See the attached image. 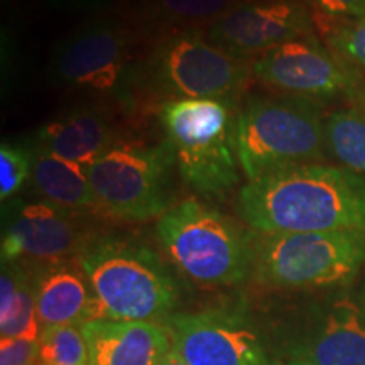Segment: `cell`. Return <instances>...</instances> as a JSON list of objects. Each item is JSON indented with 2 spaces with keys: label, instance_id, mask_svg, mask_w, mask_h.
I'll return each instance as SVG.
<instances>
[{
  "label": "cell",
  "instance_id": "cell-16",
  "mask_svg": "<svg viewBox=\"0 0 365 365\" xmlns=\"http://www.w3.org/2000/svg\"><path fill=\"white\" fill-rule=\"evenodd\" d=\"M117 144L112 118L102 107L80 105L44 122L33 145L76 166L86 168Z\"/></svg>",
  "mask_w": 365,
  "mask_h": 365
},
{
  "label": "cell",
  "instance_id": "cell-8",
  "mask_svg": "<svg viewBox=\"0 0 365 365\" xmlns=\"http://www.w3.org/2000/svg\"><path fill=\"white\" fill-rule=\"evenodd\" d=\"M171 145L117 143L86 168L97 212L120 222L161 218L171 208Z\"/></svg>",
  "mask_w": 365,
  "mask_h": 365
},
{
  "label": "cell",
  "instance_id": "cell-22",
  "mask_svg": "<svg viewBox=\"0 0 365 365\" xmlns=\"http://www.w3.org/2000/svg\"><path fill=\"white\" fill-rule=\"evenodd\" d=\"M240 0H148L149 14L168 24L217 21Z\"/></svg>",
  "mask_w": 365,
  "mask_h": 365
},
{
  "label": "cell",
  "instance_id": "cell-10",
  "mask_svg": "<svg viewBox=\"0 0 365 365\" xmlns=\"http://www.w3.org/2000/svg\"><path fill=\"white\" fill-rule=\"evenodd\" d=\"M164 323L173 350L191 365H271L261 335L235 309L178 313Z\"/></svg>",
  "mask_w": 365,
  "mask_h": 365
},
{
  "label": "cell",
  "instance_id": "cell-30",
  "mask_svg": "<svg viewBox=\"0 0 365 365\" xmlns=\"http://www.w3.org/2000/svg\"><path fill=\"white\" fill-rule=\"evenodd\" d=\"M240 2H247V0H240Z\"/></svg>",
  "mask_w": 365,
  "mask_h": 365
},
{
  "label": "cell",
  "instance_id": "cell-21",
  "mask_svg": "<svg viewBox=\"0 0 365 365\" xmlns=\"http://www.w3.org/2000/svg\"><path fill=\"white\" fill-rule=\"evenodd\" d=\"M38 365H90L88 345L81 327L43 328Z\"/></svg>",
  "mask_w": 365,
  "mask_h": 365
},
{
  "label": "cell",
  "instance_id": "cell-14",
  "mask_svg": "<svg viewBox=\"0 0 365 365\" xmlns=\"http://www.w3.org/2000/svg\"><path fill=\"white\" fill-rule=\"evenodd\" d=\"M31 277L36 309L43 328L83 327L91 319L102 318L97 298L78 257L38 264Z\"/></svg>",
  "mask_w": 365,
  "mask_h": 365
},
{
  "label": "cell",
  "instance_id": "cell-31",
  "mask_svg": "<svg viewBox=\"0 0 365 365\" xmlns=\"http://www.w3.org/2000/svg\"><path fill=\"white\" fill-rule=\"evenodd\" d=\"M364 102H365V93H364Z\"/></svg>",
  "mask_w": 365,
  "mask_h": 365
},
{
  "label": "cell",
  "instance_id": "cell-13",
  "mask_svg": "<svg viewBox=\"0 0 365 365\" xmlns=\"http://www.w3.org/2000/svg\"><path fill=\"white\" fill-rule=\"evenodd\" d=\"M90 240L75 213L43 202L14 203L2 232V262L21 259L44 264L78 257Z\"/></svg>",
  "mask_w": 365,
  "mask_h": 365
},
{
  "label": "cell",
  "instance_id": "cell-25",
  "mask_svg": "<svg viewBox=\"0 0 365 365\" xmlns=\"http://www.w3.org/2000/svg\"><path fill=\"white\" fill-rule=\"evenodd\" d=\"M39 340L0 339V365H38Z\"/></svg>",
  "mask_w": 365,
  "mask_h": 365
},
{
  "label": "cell",
  "instance_id": "cell-1",
  "mask_svg": "<svg viewBox=\"0 0 365 365\" xmlns=\"http://www.w3.org/2000/svg\"><path fill=\"white\" fill-rule=\"evenodd\" d=\"M239 213L262 234L354 230L365 234V178L309 163L269 173L239 191Z\"/></svg>",
  "mask_w": 365,
  "mask_h": 365
},
{
  "label": "cell",
  "instance_id": "cell-9",
  "mask_svg": "<svg viewBox=\"0 0 365 365\" xmlns=\"http://www.w3.org/2000/svg\"><path fill=\"white\" fill-rule=\"evenodd\" d=\"M145 80L171 98H217L237 102L250 76L247 59L235 56L196 27L170 36L145 63Z\"/></svg>",
  "mask_w": 365,
  "mask_h": 365
},
{
  "label": "cell",
  "instance_id": "cell-15",
  "mask_svg": "<svg viewBox=\"0 0 365 365\" xmlns=\"http://www.w3.org/2000/svg\"><path fill=\"white\" fill-rule=\"evenodd\" d=\"M81 331L90 365H161L173 349L168 328L159 323L97 318Z\"/></svg>",
  "mask_w": 365,
  "mask_h": 365
},
{
  "label": "cell",
  "instance_id": "cell-23",
  "mask_svg": "<svg viewBox=\"0 0 365 365\" xmlns=\"http://www.w3.org/2000/svg\"><path fill=\"white\" fill-rule=\"evenodd\" d=\"M33 171V148L2 140L0 145V202H11L12 196L29 181Z\"/></svg>",
  "mask_w": 365,
  "mask_h": 365
},
{
  "label": "cell",
  "instance_id": "cell-24",
  "mask_svg": "<svg viewBox=\"0 0 365 365\" xmlns=\"http://www.w3.org/2000/svg\"><path fill=\"white\" fill-rule=\"evenodd\" d=\"M333 53L346 63L365 68V17L349 21L328 36Z\"/></svg>",
  "mask_w": 365,
  "mask_h": 365
},
{
  "label": "cell",
  "instance_id": "cell-20",
  "mask_svg": "<svg viewBox=\"0 0 365 365\" xmlns=\"http://www.w3.org/2000/svg\"><path fill=\"white\" fill-rule=\"evenodd\" d=\"M327 145L341 166L365 178V117L362 113L333 112L327 118Z\"/></svg>",
  "mask_w": 365,
  "mask_h": 365
},
{
  "label": "cell",
  "instance_id": "cell-26",
  "mask_svg": "<svg viewBox=\"0 0 365 365\" xmlns=\"http://www.w3.org/2000/svg\"><path fill=\"white\" fill-rule=\"evenodd\" d=\"M312 4L328 19L349 22L365 17V0H312Z\"/></svg>",
  "mask_w": 365,
  "mask_h": 365
},
{
  "label": "cell",
  "instance_id": "cell-28",
  "mask_svg": "<svg viewBox=\"0 0 365 365\" xmlns=\"http://www.w3.org/2000/svg\"><path fill=\"white\" fill-rule=\"evenodd\" d=\"M161 365H191V364H188L186 362L185 359L181 357L180 354L178 352H175V350H170V352H168V355L166 357L163 359V362H161Z\"/></svg>",
  "mask_w": 365,
  "mask_h": 365
},
{
  "label": "cell",
  "instance_id": "cell-7",
  "mask_svg": "<svg viewBox=\"0 0 365 365\" xmlns=\"http://www.w3.org/2000/svg\"><path fill=\"white\" fill-rule=\"evenodd\" d=\"M49 80L59 88L130 108L137 86L129 34L110 17H95L54 46Z\"/></svg>",
  "mask_w": 365,
  "mask_h": 365
},
{
  "label": "cell",
  "instance_id": "cell-17",
  "mask_svg": "<svg viewBox=\"0 0 365 365\" xmlns=\"http://www.w3.org/2000/svg\"><path fill=\"white\" fill-rule=\"evenodd\" d=\"M312 365H365V314L350 298L336 299L301 350Z\"/></svg>",
  "mask_w": 365,
  "mask_h": 365
},
{
  "label": "cell",
  "instance_id": "cell-2",
  "mask_svg": "<svg viewBox=\"0 0 365 365\" xmlns=\"http://www.w3.org/2000/svg\"><path fill=\"white\" fill-rule=\"evenodd\" d=\"M78 261L97 298L102 318L166 322L180 289L175 276L148 244L129 235H98L80 250Z\"/></svg>",
  "mask_w": 365,
  "mask_h": 365
},
{
  "label": "cell",
  "instance_id": "cell-5",
  "mask_svg": "<svg viewBox=\"0 0 365 365\" xmlns=\"http://www.w3.org/2000/svg\"><path fill=\"white\" fill-rule=\"evenodd\" d=\"M156 232L170 261L196 284H240L254 267V234L196 200L168 210Z\"/></svg>",
  "mask_w": 365,
  "mask_h": 365
},
{
  "label": "cell",
  "instance_id": "cell-4",
  "mask_svg": "<svg viewBox=\"0 0 365 365\" xmlns=\"http://www.w3.org/2000/svg\"><path fill=\"white\" fill-rule=\"evenodd\" d=\"M235 148L249 181L325 158L327 120L313 100L250 97L237 112Z\"/></svg>",
  "mask_w": 365,
  "mask_h": 365
},
{
  "label": "cell",
  "instance_id": "cell-29",
  "mask_svg": "<svg viewBox=\"0 0 365 365\" xmlns=\"http://www.w3.org/2000/svg\"><path fill=\"white\" fill-rule=\"evenodd\" d=\"M281 365H312V364L303 362V360H294V362H289V364H281Z\"/></svg>",
  "mask_w": 365,
  "mask_h": 365
},
{
  "label": "cell",
  "instance_id": "cell-6",
  "mask_svg": "<svg viewBox=\"0 0 365 365\" xmlns=\"http://www.w3.org/2000/svg\"><path fill=\"white\" fill-rule=\"evenodd\" d=\"M365 262V234L354 230L254 234V276L287 289L346 284Z\"/></svg>",
  "mask_w": 365,
  "mask_h": 365
},
{
  "label": "cell",
  "instance_id": "cell-19",
  "mask_svg": "<svg viewBox=\"0 0 365 365\" xmlns=\"http://www.w3.org/2000/svg\"><path fill=\"white\" fill-rule=\"evenodd\" d=\"M41 327L36 309L31 272L19 262H2L0 276V335L21 340H39Z\"/></svg>",
  "mask_w": 365,
  "mask_h": 365
},
{
  "label": "cell",
  "instance_id": "cell-11",
  "mask_svg": "<svg viewBox=\"0 0 365 365\" xmlns=\"http://www.w3.org/2000/svg\"><path fill=\"white\" fill-rule=\"evenodd\" d=\"M252 73L272 88L309 100L352 95L357 88V73L312 34L261 54Z\"/></svg>",
  "mask_w": 365,
  "mask_h": 365
},
{
  "label": "cell",
  "instance_id": "cell-18",
  "mask_svg": "<svg viewBox=\"0 0 365 365\" xmlns=\"http://www.w3.org/2000/svg\"><path fill=\"white\" fill-rule=\"evenodd\" d=\"M33 148V171L29 182L43 202L70 212L97 210L93 191L83 168Z\"/></svg>",
  "mask_w": 365,
  "mask_h": 365
},
{
  "label": "cell",
  "instance_id": "cell-12",
  "mask_svg": "<svg viewBox=\"0 0 365 365\" xmlns=\"http://www.w3.org/2000/svg\"><path fill=\"white\" fill-rule=\"evenodd\" d=\"M308 34H312L309 14L294 0L240 2L207 31L212 43L244 59Z\"/></svg>",
  "mask_w": 365,
  "mask_h": 365
},
{
  "label": "cell",
  "instance_id": "cell-3",
  "mask_svg": "<svg viewBox=\"0 0 365 365\" xmlns=\"http://www.w3.org/2000/svg\"><path fill=\"white\" fill-rule=\"evenodd\" d=\"M234 107L230 100L171 98L159 108L178 173L196 193L218 196L239 185Z\"/></svg>",
  "mask_w": 365,
  "mask_h": 365
},
{
  "label": "cell",
  "instance_id": "cell-27",
  "mask_svg": "<svg viewBox=\"0 0 365 365\" xmlns=\"http://www.w3.org/2000/svg\"><path fill=\"white\" fill-rule=\"evenodd\" d=\"M48 2L59 11H86L98 4V0H48Z\"/></svg>",
  "mask_w": 365,
  "mask_h": 365
}]
</instances>
